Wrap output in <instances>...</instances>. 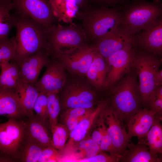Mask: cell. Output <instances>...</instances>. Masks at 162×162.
Returning a JSON list of instances; mask_svg holds the SVG:
<instances>
[{"label": "cell", "mask_w": 162, "mask_h": 162, "mask_svg": "<svg viewBox=\"0 0 162 162\" xmlns=\"http://www.w3.org/2000/svg\"><path fill=\"white\" fill-rule=\"evenodd\" d=\"M13 16L16 30L15 38L17 50L13 61L18 63L40 52H48L51 54L46 28L28 16L17 11Z\"/></svg>", "instance_id": "6da1fadb"}, {"label": "cell", "mask_w": 162, "mask_h": 162, "mask_svg": "<svg viewBox=\"0 0 162 162\" xmlns=\"http://www.w3.org/2000/svg\"><path fill=\"white\" fill-rule=\"evenodd\" d=\"M76 17L81 20L88 40L95 43L122 26V12L116 8L88 7L79 12Z\"/></svg>", "instance_id": "7a4b0ae2"}, {"label": "cell", "mask_w": 162, "mask_h": 162, "mask_svg": "<svg viewBox=\"0 0 162 162\" xmlns=\"http://www.w3.org/2000/svg\"><path fill=\"white\" fill-rule=\"evenodd\" d=\"M122 12L123 27L135 36L150 25L162 14L161 0L150 2L134 0L126 4Z\"/></svg>", "instance_id": "3957f363"}, {"label": "cell", "mask_w": 162, "mask_h": 162, "mask_svg": "<svg viewBox=\"0 0 162 162\" xmlns=\"http://www.w3.org/2000/svg\"><path fill=\"white\" fill-rule=\"evenodd\" d=\"M112 94V106L110 107L126 126L131 117L143 109L139 85L134 76L128 75L118 85Z\"/></svg>", "instance_id": "277c9868"}, {"label": "cell", "mask_w": 162, "mask_h": 162, "mask_svg": "<svg viewBox=\"0 0 162 162\" xmlns=\"http://www.w3.org/2000/svg\"><path fill=\"white\" fill-rule=\"evenodd\" d=\"M46 30L53 56L86 46L88 40L82 26L74 23L67 26L53 24Z\"/></svg>", "instance_id": "5b68a950"}, {"label": "cell", "mask_w": 162, "mask_h": 162, "mask_svg": "<svg viewBox=\"0 0 162 162\" xmlns=\"http://www.w3.org/2000/svg\"><path fill=\"white\" fill-rule=\"evenodd\" d=\"M162 64V58L148 52H141L134 56L133 65L139 77L143 108L150 110V102L157 86L156 74Z\"/></svg>", "instance_id": "8992f818"}, {"label": "cell", "mask_w": 162, "mask_h": 162, "mask_svg": "<svg viewBox=\"0 0 162 162\" xmlns=\"http://www.w3.org/2000/svg\"><path fill=\"white\" fill-rule=\"evenodd\" d=\"M26 123L10 118L0 125V150L14 158L25 136Z\"/></svg>", "instance_id": "52a82bcc"}, {"label": "cell", "mask_w": 162, "mask_h": 162, "mask_svg": "<svg viewBox=\"0 0 162 162\" xmlns=\"http://www.w3.org/2000/svg\"><path fill=\"white\" fill-rule=\"evenodd\" d=\"M13 8L46 28L53 24L55 18L49 0H12Z\"/></svg>", "instance_id": "ba28073f"}, {"label": "cell", "mask_w": 162, "mask_h": 162, "mask_svg": "<svg viewBox=\"0 0 162 162\" xmlns=\"http://www.w3.org/2000/svg\"><path fill=\"white\" fill-rule=\"evenodd\" d=\"M106 124L108 134L116 154L121 157L127 149L130 139L124 122L117 113L108 105L101 112Z\"/></svg>", "instance_id": "9c48e42d"}, {"label": "cell", "mask_w": 162, "mask_h": 162, "mask_svg": "<svg viewBox=\"0 0 162 162\" xmlns=\"http://www.w3.org/2000/svg\"><path fill=\"white\" fill-rule=\"evenodd\" d=\"M60 99L61 106L66 110L82 108L93 109L95 103L94 93L86 86L78 84L64 86Z\"/></svg>", "instance_id": "30bf717a"}, {"label": "cell", "mask_w": 162, "mask_h": 162, "mask_svg": "<svg viewBox=\"0 0 162 162\" xmlns=\"http://www.w3.org/2000/svg\"><path fill=\"white\" fill-rule=\"evenodd\" d=\"M133 44L126 46L105 59L108 64L109 68L104 86L116 83L130 71L133 64Z\"/></svg>", "instance_id": "8fae6325"}, {"label": "cell", "mask_w": 162, "mask_h": 162, "mask_svg": "<svg viewBox=\"0 0 162 162\" xmlns=\"http://www.w3.org/2000/svg\"><path fill=\"white\" fill-rule=\"evenodd\" d=\"M46 67L44 73L34 86L40 93L46 94L52 92H59L67 81L64 66L57 59H50Z\"/></svg>", "instance_id": "7c38bea8"}, {"label": "cell", "mask_w": 162, "mask_h": 162, "mask_svg": "<svg viewBox=\"0 0 162 162\" xmlns=\"http://www.w3.org/2000/svg\"><path fill=\"white\" fill-rule=\"evenodd\" d=\"M95 52L92 46L86 45L53 57L70 71L86 74L93 61Z\"/></svg>", "instance_id": "4fadbf2b"}, {"label": "cell", "mask_w": 162, "mask_h": 162, "mask_svg": "<svg viewBox=\"0 0 162 162\" xmlns=\"http://www.w3.org/2000/svg\"><path fill=\"white\" fill-rule=\"evenodd\" d=\"M134 43V36L122 26L99 39L92 47L106 59L116 52Z\"/></svg>", "instance_id": "5bb4252c"}, {"label": "cell", "mask_w": 162, "mask_h": 162, "mask_svg": "<svg viewBox=\"0 0 162 162\" xmlns=\"http://www.w3.org/2000/svg\"><path fill=\"white\" fill-rule=\"evenodd\" d=\"M134 38L135 43L148 53L162 58V14Z\"/></svg>", "instance_id": "9a60e30c"}, {"label": "cell", "mask_w": 162, "mask_h": 162, "mask_svg": "<svg viewBox=\"0 0 162 162\" xmlns=\"http://www.w3.org/2000/svg\"><path fill=\"white\" fill-rule=\"evenodd\" d=\"M51 56L48 52H40L18 63L21 82L34 85L41 70L48 64Z\"/></svg>", "instance_id": "2e32d148"}, {"label": "cell", "mask_w": 162, "mask_h": 162, "mask_svg": "<svg viewBox=\"0 0 162 162\" xmlns=\"http://www.w3.org/2000/svg\"><path fill=\"white\" fill-rule=\"evenodd\" d=\"M108 100L99 103L95 109L82 120L70 132L69 139L61 153L65 152L86 137L94 123L107 105Z\"/></svg>", "instance_id": "e0dca14e"}, {"label": "cell", "mask_w": 162, "mask_h": 162, "mask_svg": "<svg viewBox=\"0 0 162 162\" xmlns=\"http://www.w3.org/2000/svg\"><path fill=\"white\" fill-rule=\"evenodd\" d=\"M155 114L152 110L143 108L131 117L126 126L129 139L136 136L139 141H144L155 121Z\"/></svg>", "instance_id": "ac0fdd59"}, {"label": "cell", "mask_w": 162, "mask_h": 162, "mask_svg": "<svg viewBox=\"0 0 162 162\" xmlns=\"http://www.w3.org/2000/svg\"><path fill=\"white\" fill-rule=\"evenodd\" d=\"M59 21L71 23L77 13L88 7V0H49Z\"/></svg>", "instance_id": "d6986e66"}, {"label": "cell", "mask_w": 162, "mask_h": 162, "mask_svg": "<svg viewBox=\"0 0 162 162\" xmlns=\"http://www.w3.org/2000/svg\"><path fill=\"white\" fill-rule=\"evenodd\" d=\"M0 115L15 119L24 115L21 101L15 89H0Z\"/></svg>", "instance_id": "ffe728a7"}, {"label": "cell", "mask_w": 162, "mask_h": 162, "mask_svg": "<svg viewBox=\"0 0 162 162\" xmlns=\"http://www.w3.org/2000/svg\"><path fill=\"white\" fill-rule=\"evenodd\" d=\"M122 162H160L157 154L152 153L144 142L136 144L128 143L127 149L122 157Z\"/></svg>", "instance_id": "44dd1931"}, {"label": "cell", "mask_w": 162, "mask_h": 162, "mask_svg": "<svg viewBox=\"0 0 162 162\" xmlns=\"http://www.w3.org/2000/svg\"><path fill=\"white\" fill-rule=\"evenodd\" d=\"M30 118L26 123L25 136L28 139L34 141L41 146L46 147L52 146L51 138L46 123L38 116Z\"/></svg>", "instance_id": "7402d4cb"}, {"label": "cell", "mask_w": 162, "mask_h": 162, "mask_svg": "<svg viewBox=\"0 0 162 162\" xmlns=\"http://www.w3.org/2000/svg\"><path fill=\"white\" fill-rule=\"evenodd\" d=\"M105 61L95 51L93 61L86 74L90 82L98 88H101L105 85L109 68Z\"/></svg>", "instance_id": "603a6c76"}, {"label": "cell", "mask_w": 162, "mask_h": 162, "mask_svg": "<svg viewBox=\"0 0 162 162\" xmlns=\"http://www.w3.org/2000/svg\"><path fill=\"white\" fill-rule=\"evenodd\" d=\"M15 90L20 99L24 115L29 118L32 116L34 105L39 92L34 85L21 82Z\"/></svg>", "instance_id": "cb8c5ba5"}, {"label": "cell", "mask_w": 162, "mask_h": 162, "mask_svg": "<svg viewBox=\"0 0 162 162\" xmlns=\"http://www.w3.org/2000/svg\"><path fill=\"white\" fill-rule=\"evenodd\" d=\"M0 66V89H16L21 82L18 64L11 61Z\"/></svg>", "instance_id": "d4e9b609"}, {"label": "cell", "mask_w": 162, "mask_h": 162, "mask_svg": "<svg viewBox=\"0 0 162 162\" xmlns=\"http://www.w3.org/2000/svg\"><path fill=\"white\" fill-rule=\"evenodd\" d=\"M45 148L25 136L15 159L22 162H38L41 153Z\"/></svg>", "instance_id": "484cf974"}, {"label": "cell", "mask_w": 162, "mask_h": 162, "mask_svg": "<svg viewBox=\"0 0 162 162\" xmlns=\"http://www.w3.org/2000/svg\"><path fill=\"white\" fill-rule=\"evenodd\" d=\"M13 9L12 0H0V41L8 38L10 31L14 26V17L10 14Z\"/></svg>", "instance_id": "4316f807"}, {"label": "cell", "mask_w": 162, "mask_h": 162, "mask_svg": "<svg viewBox=\"0 0 162 162\" xmlns=\"http://www.w3.org/2000/svg\"><path fill=\"white\" fill-rule=\"evenodd\" d=\"M77 160L90 157L100 152V146L91 137H86L70 149Z\"/></svg>", "instance_id": "83f0119b"}, {"label": "cell", "mask_w": 162, "mask_h": 162, "mask_svg": "<svg viewBox=\"0 0 162 162\" xmlns=\"http://www.w3.org/2000/svg\"><path fill=\"white\" fill-rule=\"evenodd\" d=\"M160 122V119L155 117L145 140L150 152L157 155L162 152V125Z\"/></svg>", "instance_id": "f1b7e54d"}, {"label": "cell", "mask_w": 162, "mask_h": 162, "mask_svg": "<svg viewBox=\"0 0 162 162\" xmlns=\"http://www.w3.org/2000/svg\"><path fill=\"white\" fill-rule=\"evenodd\" d=\"M93 110V109L76 108L65 110L61 116L62 124L70 132L82 120L90 114Z\"/></svg>", "instance_id": "f546056e"}, {"label": "cell", "mask_w": 162, "mask_h": 162, "mask_svg": "<svg viewBox=\"0 0 162 162\" xmlns=\"http://www.w3.org/2000/svg\"><path fill=\"white\" fill-rule=\"evenodd\" d=\"M17 43L15 37L0 41V64L13 61L16 56Z\"/></svg>", "instance_id": "4dcf8cb0"}, {"label": "cell", "mask_w": 162, "mask_h": 162, "mask_svg": "<svg viewBox=\"0 0 162 162\" xmlns=\"http://www.w3.org/2000/svg\"><path fill=\"white\" fill-rule=\"evenodd\" d=\"M59 92H52L46 94L49 122L51 128L58 124V118L61 108Z\"/></svg>", "instance_id": "1f68e13d"}, {"label": "cell", "mask_w": 162, "mask_h": 162, "mask_svg": "<svg viewBox=\"0 0 162 162\" xmlns=\"http://www.w3.org/2000/svg\"><path fill=\"white\" fill-rule=\"evenodd\" d=\"M52 134V146L59 150H62L65 146L69 137L70 132L66 127L62 124H57L51 128Z\"/></svg>", "instance_id": "d6a6232c"}, {"label": "cell", "mask_w": 162, "mask_h": 162, "mask_svg": "<svg viewBox=\"0 0 162 162\" xmlns=\"http://www.w3.org/2000/svg\"><path fill=\"white\" fill-rule=\"evenodd\" d=\"M98 120V128L100 130L102 135V142L99 146L100 151L108 152H109L110 154H115L118 156L116 154L113 148L111 139L107 132L106 125L101 115V113Z\"/></svg>", "instance_id": "836d02e7"}, {"label": "cell", "mask_w": 162, "mask_h": 162, "mask_svg": "<svg viewBox=\"0 0 162 162\" xmlns=\"http://www.w3.org/2000/svg\"><path fill=\"white\" fill-rule=\"evenodd\" d=\"M47 96L46 94L40 93L35 102L33 110L39 118L46 123L49 119L47 109Z\"/></svg>", "instance_id": "e575fe53"}, {"label": "cell", "mask_w": 162, "mask_h": 162, "mask_svg": "<svg viewBox=\"0 0 162 162\" xmlns=\"http://www.w3.org/2000/svg\"><path fill=\"white\" fill-rule=\"evenodd\" d=\"M61 159V154L57 149L50 146L43 150L38 162H60Z\"/></svg>", "instance_id": "d590c367"}, {"label": "cell", "mask_w": 162, "mask_h": 162, "mask_svg": "<svg viewBox=\"0 0 162 162\" xmlns=\"http://www.w3.org/2000/svg\"><path fill=\"white\" fill-rule=\"evenodd\" d=\"M121 157L117 155H109L101 151L93 156L77 160L78 162H116L120 161Z\"/></svg>", "instance_id": "8d00e7d4"}, {"label": "cell", "mask_w": 162, "mask_h": 162, "mask_svg": "<svg viewBox=\"0 0 162 162\" xmlns=\"http://www.w3.org/2000/svg\"><path fill=\"white\" fill-rule=\"evenodd\" d=\"M150 110L155 113V116L159 119L162 116V99L157 97H153L151 100L149 105Z\"/></svg>", "instance_id": "74e56055"}, {"label": "cell", "mask_w": 162, "mask_h": 162, "mask_svg": "<svg viewBox=\"0 0 162 162\" xmlns=\"http://www.w3.org/2000/svg\"><path fill=\"white\" fill-rule=\"evenodd\" d=\"M91 138L94 141L100 146L102 140V135L98 128L93 132Z\"/></svg>", "instance_id": "f35d334b"}, {"label": "cell", "mask_w": 162, "mask_h": 162, "mask_svg": "<svg viewBox=\"0 0 162 162\" xmlns=\"http://www.w3.org/2000/svg\"><path fill=\"white\" fill-rule=\"evenodd\" d=\"M98 2L106 5H115L118 4H126V0H95Z\"/></svg>", "instance_id": "ab89813d"}, {"label": "cell", "mask_w": 162, "mask_h": 162, "mask_svg": "<svg viewBox=\"0 0 162 162\" xmlns=\"http://www.w3.org/2000/svg\"><path fill=\"white\" fill-rule=\"evenodd\" d=\"M153 97L158 98L162 99V85L157 86L152 99Z\"/></svg>", "instance_id": "60d3db41"}, {"label": "cell", "mask_w": 162, "mask_h": 162, "mask_svg": "<svg viewBox=\"0 0 162 162\" xmlns=\"http://www.w3.org/2000/svg\"><path fill=\"white\" fill-rule=\"evenodd\" d=\"M156 81L157 86L162 85V69L160 71H159L157 73Z\"/></svg>", "instance_id": "b9f144b4"}, {"label": "cell", "mask_w": 162, "mask_h": 162, "mask_svg": "<svg viewBox=\"0 0 162 162\" xmlns=\"http://www.w3.org/2000/svg\"><path fill=\"white\" fill-rule=\"evenodd\" d=\"M160 162H162V152L157 154Z\"/></svg>", "instance_id": "7bdbcfd3"}, {"label": "cell", "mask_w": 162, "mask_h": 162, "mask_svg": "<svg viewBox=\"0 0 162 162\" xmlns=\"http://www.w3.org/2000/svg\"><path fill=\"white\" fill-rule=\"evenodd\" d=\"M160 122H162V116L160 118Z\"/></svg>", "instance_id": "ee69618b"}]
</instances>
